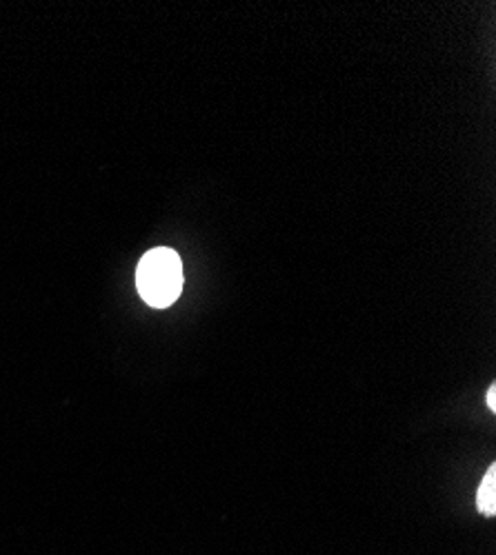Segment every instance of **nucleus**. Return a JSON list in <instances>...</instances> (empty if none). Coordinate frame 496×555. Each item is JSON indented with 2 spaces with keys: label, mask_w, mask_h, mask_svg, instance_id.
Masks as SVG:
<instances>
[{
  "label": "nucleus",
  "mask_w": 496,
  "mask_h": 555,
  "mask_svg": "<svg viewBox=\"0 0 496 555\" xmlns=\"http://www.w3.org/2000/svg\"><path fill=\"white\" fill-rule=\"evenodd\" d=\"M137 287L141 298L156 307L165 309L183 289V262L174 249L158 247L148 251L137 269Z\"/></svg>",
  "instance_id": "f257e3e1"
},
{
  "label": "nucleus",
  "mask_w": 496,
  "mask_h": 555,
  "mask_svg": "<svg viewBox=\"0 0 496 555\" xmlns=\"http://www.w3.org/2000/svg\"><path fill=\"white\" fill-rule=\"evenodd\" d=\"M476 504H479V512L485 516H494L496 514V467L492 465L479 487L476 493Z\"/></svg>",
  "instance_id": "f03ea898"
},
{
  "label": "nucleus",
  "mask_w": 496,
  "mask_h": 555,
  "mask_svg": "<svg viewBox=\"0 0 496 555\" xmlns=\"http://www.w3.org/2000/svg\"><path fill=\"white\" fill-rule=\"evenodd\" d=\"M487 406H489L492 411H496V387H494V385H492L489 391H487Z\"/></svg>",
  "instance_id": "7ed1b4c3"
}]
</instances>
